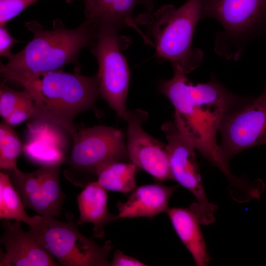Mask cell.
Segmentation results:
<instances>
[{
    "instance_id": "1",
    "label": "cell",
    "mask_w": 266,
    "mask_h": 266,
    "mask_svg": "<svg viewBox=\"0 0 266 266\" xmlns=\"http://www.w3.org/2000/svg\"><path fill=\"white\" fill-rule=\"evenodd\" d=\"M24 25L33 33V39L20 51L12 54L6 64L0 63L3 76L22 85L38 74L62 69L68 64L80 68L79 55L95 40L98 30L88 19L72 29L66 28L59 19L53 20L50 30L36 21Z\"/></svg>"
},
{
    "instance_id": "2",
    "label": "cell",
    "mask_w": 266,
    "mask_h": 266,
    "mask_svg": "<svg viewBox=\"0 0 266 266\" xmlns=\"http://www.w3.org/2000/svg\"><path fill=\"white\" fill-rule=\"evenodd\" d=\"M22 86L33 100V118L55 124L72 136L78 130L76 116L93 109L100 96L98 74L86 76L75 67L73 72L63 68L38 74Z\"/></svg>"
},
{
    "instance_id": "3",
    "label": "cell",
    "mask_w": 266,
    "mask_h": 266,
    "mask_svg": "<svg viewBox=\"0 0 266 266\" xmlns=\"http://www.w3.org/2000/svg\"><path fill=\"white\" fill-rule=\"evenodd\" d=\"M173 69L172 77L161 81L158 89L175 108L174 123L195 149L226 175L230 184L235 183L238 178L231 172L216 134L225 113L236 106L223 103L194 104L186 92V74L177 67Z\"/></svg>"
},
{
    "instance_id": "4",
    "label": "cell",
    "mask_w": 266,
    "mask_h": 266,
    "mask_svg": "<svg viewBox=\"0 0 266 266\" xmlns=\"http://www.w3.org/2000/svg\"><path fill=\"white\" fill-rule=\"evenodd\" d=\"M203 0H187L175 8L166 4L155 12H147L136 17L137 22L146 25L152 38L155 56L170 63L185 74L199 67L203 54L194 48L192 42L196 27L202 19Z\"/></svg>"
},
{
    "instance_id": "5",
    "label": "cell",
    "mask_w": 266,
    "mask_h": 266,
    "mask_svg": "<svg viewBox=\"0 0 266 266\" xmlns=\"http://www.w3.org/2000/svg\"><path fill=\"white\" fill-rule=\"evenodd\" d=\"M206 18L222 27L214 50L225 60L238 61L249 42L266 39V0H203L202 18Z\"/></svg>"
},
{
    "instance_id": "6",
    "label": "cell",
    "mask_w": 266,
    "mask_h": 266,
    "mask_svg": "<svg viewBox=\"0 0 266 266\" xmlns=\"http://www.w3.org/2000/svg\"><path fill=\"white\" fill-rule=\"evenodd\" d=\"M71 151L65 163L66 179L74 185L84 187L95 181L107 166L129 160L122 132L113 127L95 126L78 130L72 136Z\"/></svg>"
},
{
    "instance_id": "7",
    "label": "cell",
    "mask_w": 266,
    "mask_h": 266,
    "mask_svg": "<svg viewBox=\"0 0 266 266\" xmlns=\"http://www.w3.org/2000/svg\"><path fill=\"white\" fill-rule=\"evenodd\" d=\"M66 222L53 217L36 215L29 230L42 246L64 266H110L108 258L113 248L107 240L102 245L83 235L78 230L73 215L68 213Z\"/></svg>"
},
{
    "instance_id": "8",
    "label": "cell",
    "mask_w": 266,
    "mask_h": 266,
    "mask_svg": "<svg viewBox=\"0 0 266 266\" xmlns=\"http://www.w3.org/2000/svg\"><path fill=\"white\" fill-rule=\"evenodd\" d=\"M97 27L96 38L89 48L98 63L100 96L120 118L127 121L129 115L126 100L130 70L122 51L127 48L130 41L110 26Z\"/></svg>"
},
{
    "instance_id": "9",
    "label": "cell",
    "mask_w": 266,
    "mask_h": 266,
    "mask_svg": "<svg viewBox=\"0 0 266 266\" xmlns=\"http://www.w3.org/2000/svg\"><path fill=\"white\" fill-rule=\"evenodd\" d=\"M162 130L167 139L166 149L173 180L191 192L196 201L190 207L197 214L201 224L208 225L215 221L217 206L206 196L192 142L174 122L163 124Z\"/></svg>"
},
{
    "instance_id": "10",
    "label": "cell",
    "mask_w": 266,
    "mask_h": 266,
    "mask_svg": "<svg viewBox=\"0 0 266 266\" xmlns=\"http://www.w3.org/2000/svg\"><path fill=\"white\" fill-rule=\"evenodd\" d=\"M218 132L220 149L228 161L247 149L266 144V84L258 98L227 111Z\"/></svg>"
},
{
    "instance_id": "11",
    "label": "cell",
    "mask_w": 266,
    "mask_h": 266,
    "mask_svg": "<svg viewBox=\"0 0 266 266\" xmlns=\"http://www.w3.org/2000/svg\"><path fill=\"white\" fill-rule=\"evenodd\" d=\"M59 162L43 165L32 172H24L18 167L4 171L9 175L25 207L41 216H61L66 195L59 180Z\"/></svg>"
},
{
    "instance_id": "12",
    "label": "cell",
    "mask_w": 266,
    "mask_h": 266,
    "mask_svg": "<svg viewBox=\"0 0 266 266\" xmlns=\"http://www.w3.org/2000/svg\"><path fill=\"white\" fill-rule=\"evenodd\" d=\"M148 117L141 109L129 111L127 148L130 160L159 180H173L166 145L142 128Z\"/></svg>"
},
{
    "instance_id": "13",
    "label": "cell",
    "mask_w": 266,
    "mask_h": 266,
    "mask_svg": "<svg viewBox=\"0 0 266 266\" xmlns=\"http://www.w3.org/2000/svg\"><path fill=\"white\" fill-rule=\"evenodd\" d=\"M4 233L0 242L5 252L0 266H57L53 257L42 246L29 230L25 231L21 222L2 220Z\"/></svg>"
},
{
    "instance_id": "14",
    "label": "cell",
    "mask_w": 266,
    "mask_h": 266,
    "mask_svg": "<svg viewBox=\"0 0 266 266\" xmlns=\"http://www.w3.org/2000/svg\"><path fill=\"white\" fill-rule=\"evenodd\" d=\"M35 121L29 126V141L23 148L25 156L41 166L59 162L65 163L67 157L65 141L58 129L60 126L48 122Z\"/></svg>"
},
{
    "instance_id": "15",
    "label": "cell",
    "mask_w": 266,
    "mask_h": 266,
    "mask_svg": "<svg viewBox=\"0 0 266 266\" xmlns=\"http://www.w3.org/2000/svg\"><path fill=\"white\" fill-rule=\"evenodd\" d=\"M84 14L97 26H110L118 31L131 27L137 30L134 8L138 5L144 6L147 12L153 13L154 2L151 0H82Z\"/></svg>"
},
{
    "instance_id": "16",
    "label": "cell",
    "mask_w": 266,
    "mask_h": 266,
    "mask_svg": "<svg viewBox=\"0 0 266 266\" xmlns=\"http://www.w3.org/2000/svg\"><path fill=\"white\" fill-rule=\"evenodd\" d=\"M177 186L151 184L137 187L125 202L117 204L116 219L153 218L169 209L171 196Z\"/></svg>"
},
{
    "instance_id": "17",
    "label": "cell",
    "mask_w": 266,
    "mask_h": 266,
    "mask_svg": "<svg viewBox=\"0 0 266 266\" xmlns=\"http://www.w3.org/2000/svg\"><path fill=\"white\" fill-rule=\"evenodd\" d=\"M84 188L77 197L79 217L76 224H93L94 237L102 238L104 236V227L117 219L108 211L106 190L97 180L89 182Z\"/></svg>"
},
{
    "instance_id": "18",
    "label": "cell",
    "mask_w": 266,
    "mask_h": 266,
    "mask_svg": "<svg viewBox=\"0 0 266 266\" xmlns=\"http://www.w3.org/2000/svg\"><path fill=\"white\" fill-rule=\"evenodd\" d=\"M166 213L176 234L198 266L210 261L197 215L190 208H169Z\"/></svg>"
},
{
    "instance_id": "19",
    "label": "cell",
    "mask_w": 266,
    "mask_h": 266,
    "mask_svg": "<svg viewBox=\"0 0 266 266\" xmlns=\"http://www.w3.org/2000/svg\"><path fill=\"white\" fill-rule=\"evenodd\" d=\"M137 166L132 163L117 162L103 168L98 174L97 181L106 190L124 194L131 193L137 186Z\"/></svg>"
},
{
    "instance_id": "20",
    "label": "cell",
    "mask_w": 266,
    "mask_h": 266,
    "mask_svg": "<svg viewBox=\"0 0 266 266\" xmlns=\"http://www.w3.org/2000/svg\"><path fill=\"white\" fill-rule=\"evenodd\" d=\"M24 203L8 174L4 171L0 172V218L23 222L29 226L35 223L36 215L29 216Z\"/></svg>"
},
{
    "instance_id": "21",
    "label": "cell",
    "mask_w": 266,
    "mask_h": 266,
    "mask_svg": "<svg viewBox=\"0 0 266 266\" xmlns=\"http://www.w3.org/2000/svg\"><path fill=\"white\" fill-rule=\"evenodd\" d=\"M20 141L11 126L0 124V168L6 171L17 167V162L22 151Z\"/></svg>"
},
{
    "instance_id": "22",
    "label": "cell",
    "mask_w": 266,
    "mask_h": 266,
    "mask_svg": "<svg viewBox=\"0 0 266 266\" xmlns=\"http://www.w3.org/2000/svg\"><path fill=\"white\" fill-rule=\"evenodd\" d=\"M27 91L19 92L5 86L3 83L0 85V114L5 121L23 100Z\"/></svg>"
},
{
    "instance_id": "23",
    "label": "cell",
    "mask_w": 266,
    "mask_h": 266,
    "mask_svg": "<svg viewBox=\"0 0 266 266\" xmlns=\"http://www.w3.org/2000/svg\"><path fill=\"white\" fill-rule=\"evenodd\" d=\"M39 0H0V27Z\"/></svg>"
},
{
    "instance_id": "24",
    "label": "cell",
    "mask_w": 266,
    "mask_h": 266,
    "mask_svg": "<svg viewBox=\"0 0 266 266\" xmlns=\"http://www.w3.org/2000/svg\"><path fill=\"white\" fill-rule=\"evenodd\" d=\"M26 91L27 93L23 100L15 108L9 116L5 121H3L11 126H14L19 124L29 118L33 117V100L30 93L27 90Z\"/></svg>"
},
{
    "instance_id": "25",
    "label": "cell",
    "mask_w": 266,
    "mask_h": 266,
    "mask_svg": "<svg viewBox=\"0 0 266 266\" xmlns=\"http://www.w3.org/2000/svg\"><path fill=\"white\" fill-rule=\"evenodd\" d=\"M13 37L6 26L0 27V56L9 59L12 53L11 50L16 43L20 42Z\"/></svg>"
},
{
    "instance_id": "26",
    "label": "cell",
    "mask_w": 266,
    "mask_h": 266,
    "mask_svg": "<svg viewBox=\"0 0 266 266\" xmlns=\"http://www.w3.org/2000/svg\"><path fill=\"white\" fill-rule=\"evenodd\" d=\"M145 264L139 260L124 254L119 250H116L112 261L110 266H145Z\"/></svg>"
},
{
    "instance_id": "27",
    "label": "cell",
    "mask_w": 266,
    "mask_h": 266,
    "mask_svg": "<svg viewBox=\"0 0 266 266\" xmlns=\"http://www.w3.org/2000/svg\"><path fill=\"white\" fill-rule=\"evenodd\" d=\"M66 1L68 3H71L77 0H66Z\"/></svg>"
},
{
    "instance_id": "28",
    "label": "cell",
    "mask_w": 266,
    "mask_h": 266,
    "mask_svg": "<svg viewBox=\"0 0 266 266\" xmlns=\"http://www.w3.org/2000/svg\"><path fill=\"white\" fill-rule=\"evenodd\" d=\"M151 0L152 1L154 2L155 0Z\"/></svg>"
}]
</instances>
